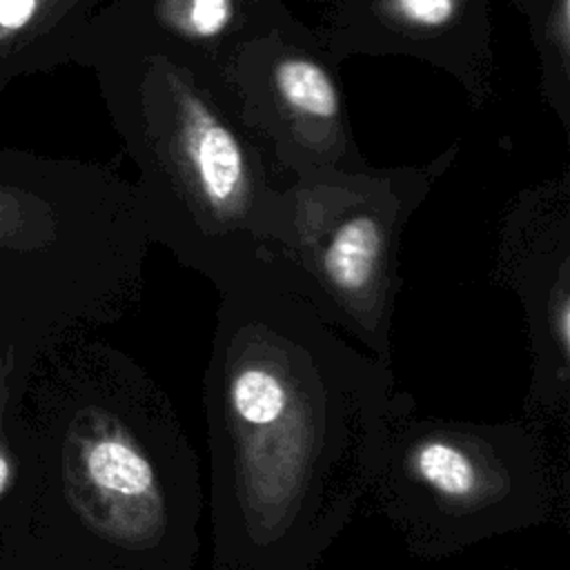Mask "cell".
<instances>
[{"label": "cell", "instance_id": "2", "mask_svg": "<svg viewBox=\"0 0 570 570\" xmlns=\"http://www.w3.org/2000/svg\"><path fill=\"white\" fill-rule=\"evenodd\" d=\"M107 53L149 240L218 292L261 276L281 174L243 122L225 76L158 47Z\"/></svg>", "mask_w": 570, "mask_h": 570}, {"label": "cell", "instance_id": "11", "mask_svg": "<svg viewBox=\"0 0 570 570\" xmlns=\"http://www.w3.org/2000/svg\"><path fill=\"white\" fill-rule=\"evenodd\" d=\"M16 476H18V456L11 448V441L7 439L4 421H2L0 423V501L13 488Z\"/></svg>", "mask_w": 570, "mask_h": 570}, {"label": "cell", "instance_id": "1", "mask_svg": "<svg viewBox=\"0 0 570 570\" xmlns=\"http://www.w3.org/2000/svg\"><path fill=\"white\" fill-rule=\"evenodd\" d=\"M392 367L267 276L220 289L203 407L214 570H312L383 456Z\"/></svg>", "mask_w": 570, "mask_h": 570}, {"label": "cell", "instance_id": "3", "mask_svg": "<svg viewBox=\"0 0 570 570\" xmlns=\"http://www.w3.org/2000/svg\"><path fill=\"white\" fill-rule=\"evenodd\" d=\"M60 497L111 570H196L203 481L167 392L140 367L82 401L58 441Z\"/></svg>", "mask_w": 570, "mask_h": 570}, {"label": "cell", "instance_id": "7", "mask_svg": "<svg viewBox=\"0 0 570 570\" xmlns=\"http://www.w3.org/2000/svg\"><path fill=\"white\" fill-rule=\"evenodd\" d=\"M332 56H410L450 71L472 94L490 60L488 0H336L318 29Z\"/></svg>", "mask_w": 570, "mask_h": 570}, {"label": "cell", "instance_id": "6", "mask_svg": "<svg viewBox=\"0 0 570 570\" xmlns=\"http://www.w3.org/2000/svg\"><path fill=\"white\" fill-rule=\"evenodd\" d=\"M223 76L278 174L367 165L350 129L338 60L298 18L236 51Z\"/></svg>", "mask_w": 570, "mask_h": 570}, {"label": "cell", "instance_id": "12", "mask_svg": "<svg viewBox=\"0 0 570 570\" xmlns=\"http://www.w3.org/2000/svg\"><path fill=\"white\" fill-rule=\"evenodd\" d=\"M38 0H0V27H22L36 13Z\"/></svg>", "mask_w": 570, "mask_h": 570}, {"label": "cell", "instance_id": "5", "mask_svg": "<svg viewBox=\"0 0 570 570\" xmlns=\"http://www.w3.org/2000/svg\"><path fill=\"white\" fill-rule=\"evenodd\" d=\"M370 501L414 557L439 559L548 521L557 497L532 425L419 416L396 392Z\"/></svg>", "mask_w": 570, "mask_h": 570}, {"label": "cell", "instance_id": "8", "mask_svg": "<svg viewBox=\"0 0 570 570\" xmlns=\"http://www.w3.org/2000/svg\"><path fill=\"white\" fill-rule=\"evenodd\" d=\"M294 18L283 0H114L102 45L158 47L223 73L236 51Z\"/></svg>", "mask_w": 570, "mask_h": 570}, {"label": "cell", "instance_id": "9", "mask_svg": "<svg viewBox=\"0 0 570 570\" xmlns=\"http://www.w3.org/2000/svg\"><path fill=\"white\" fill-rule=\"evenodd\" d=\"M532 249L512 272L532 338L528 405L541 414L568 412L570 399V223L568 205H554Z\"/></svg>", "mask_w": 570, "mask_h": 570}, {"label": "cell", "instance_id": "13", "mask_svg": "<svg viewBox=\"0 0 570 570\" xmlns=\"http://www.w3.org/2000/svg\"><path fill=\"white\" fill-rule=\"evenodd\" d=\"M7 376H9V370H7V365H0V423L4 421V405H7V396H9Z\"/></svg>", "mask_w": 570, "mask_h": 570}, {"label": "cell", "instance_id": "4", "mask_svg": "<svg viewBox=\"0 0 570 570\" xmlns=\"http://www.w3.org/2000/svg\"><path fill=\"white\" fill-rule=\"evenodd\" d=\"M430 183L421 167L281 174L261 276L392 365L401 236Z\"/></svg>", "mask_w": 570, "mask_h": 570}, {"label": "cell", "instance_id": "10", "mask_svg": "<svg viewBox=\"0 0 570 570\" xmlns=\"http://www.w3.org/2000/svg\"><path fill=\"white\" fill-rule=\"evenodd\" d=\"M534 29L543 89L568 125L570 109V0H519Z\"/></svg>", "mask_w": 570, "mask_h": 570}]
</instances>
